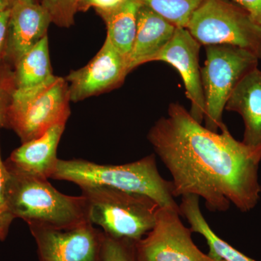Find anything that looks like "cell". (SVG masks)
Masks as SVG:
<instances>
[{
  "mask_svg": "<svg viewBox=\"0 0 261 261\" xmlns=\"http://www.w3.org/2000/svg\"><path fill=\"white\" fill-rule=\"evenodd\" d=\"M221 130L207 129L181 105L171 103L147 139L171 173L173 197H202L213 212H224L231 203L247 212L260 199L261 145L239 142L226 126Z\"/></svg>",
  "mask_w": 261,
  "mask_h": 261,
  "instance_id": "cell-1",
  "label": "cell"
},
{
  "mask_svg": "<svg viewBox=\"0 0 261 261\" xmlns=\"http://www.w3.org/2000/svg\"><path fill=\"white\" fill-rule=\"evenodd\" d=\"M51 178L73 182L80 187L106 186L142 194L153 199L161 207L179 212L173 195L172 183L161 176L154 154L118 166L82 159H59Z\"/></svg>",
  "mask_w": 261,
  "mask_h": 261,
  "instance_id": "cell-2",
  "label": "cell"
},
{
  "mask_svg": "<svg viewBox=\"0 0 261 261\" xmlns=\"http://www.w3.org/2000/svg\"><path fill=\"white\" fill-rule=\"evenodd\" d=\"M9 170L6 190L8 214L29 225L65 229L89 222L83 196L61 193L42 179Z\"/></svg>",
  "mask_w": 261,
  "mask_h": 261,
  "instance_id": "cell-3",
  "label": "cell"
},
{
  "mask_svg": "<svg viewBox=\"0 0 261 261\" xmlns=\"http://www.w3.org/2000/svg\"><path fill=\"white\" fill-rule=\"evenodd\" d=\"M91 224L107 236L138 241L153 228L160 206L149 196L106 186L80 187Z\"/></svg>",
  "mask_w": 261,
  "mask_h": 261,
  "instance_id": "cell-4",
  "label": "cell"
},
{
  "mask_svg": "<svg viewBox=\"0 0 261 261\" xmlns=\"http://www.w3.org/2000/svg\"><path fill=\"white\" fill-rule=\"evenodd\" d=\"M70 101L68 82L62 77L37 87L16 88L8 108V127L22 143L39 138L54 125L66 123Z\"/></svg>",
  "mask_w": 261,
  "mask_h": 261,
  "instance_id": "cell-5",
  "label": "cell"
},
{
  "mask_svg": "<svg viewBox=\"0 0 261 261\" xmlns=\"http://www.w3.org/2000/svg\"><path fill=\"white\" fill-rule=\"evenodd\" d=\"M186 29L201 46L227 44L261 59V27L229 0H203Z\"/></svg>",
  "mask_w": 261,
  "mask_h": 261,
  "instance_id": "cell-6",
  "label": "cell"
},
{
  "mask_svg": "<svg viewBox=\"0 0 261 261\" xmlns=\"http://www.w3.org/2000/svg\"><path fill=\"white\" fill-rule=\"evenodd\" d=\"M206 61L201 68L205 100V127L222 129L223 112L228 98L242 79L257 68L258 58L250 51L227 44L205 46Z\"/></svg>",
  "mask_w": 261,
  "mask_h": 261,
  "instance_id": "cell-7",
  "label": "cell"
},
{
  "mask_svg": "<svg viewBox=\"0 0 261 261\" xmlns=\"http://www.w3.org/2000/svg\"><path fill=\"white\" fill-rule=\"evenodd\" d=\"M179 212L160 207L153 228L136 242L138 261H216L203 253L182 223Z\"/></svg>",
  "mask_w": 261,
  "mask_h": 261,
  "instance_id": "cell-8",
  "label": "cell"
},
{
  "mask_svg": "<svg viewBox=\"0 0 261 261\" xmlns=\"http://www.w3.org/2000/svg\"><path fill=\"white\" fill-rule=\"evenodd\" d=\"M29 226L40 261H102L105 233L90 222L65 229Z\"/></svg>",
  "mask_w": 261,
  "mask_h": 261,
  "instance_id": "cell-9",
  "label": "cell"
},
{
  "mask_svg": "<svg viewBox=\"0 0 261 261\" xmlns=\"http://www.w3.org/2000/svg\"><path fill=\"white\" fill-rule=\"evenodd\" d=\"M130 73L128 59L106 37L88 64L67 75L70 101L80 102L120 87Z\"/></svg>",
  "mask_w": 261,
  "mask_h": 261,
  "instance_id": "cell-10",
  "label": "cell"
},
{
  "mask_svg": "<svg viewBox=\"0 0 261 261\" xmlns=\"http://www.w3.org/2000/svg\"><path fill=\"white\" fill-rule=\"evenodd\" d=\"M200 47L187 29L176 28L171 40L152 61L166 62L179 72L185 94L191 102L189 112L195 121L202 123L205 114V100L199 63Z\"/></svg>",
  "mask_w": 261,
  "mask_h": 261,
  "instance_id": "cell-11",
  "label": "cell"
},
{
  "mask_svg": "<svg viewBox=\"0 0 261 261\" xmlns=\"http://www.w3.org/2000/svg\"><path fill=\"white\" fill-rule=\"evenodd\" d=\"M51 19L39 4L15 0L10 8L5 61L12 66L47 35Z\"/></svg>",
  "mask_w": 261,
  "mask_h": 261,
  "instance_id": "cell-12",
  "label": "cell"
},
{
  "mask_svg": "<svg viewBox=\"0 0 261 261\" xmlns=\"http://www.w3.org/2000/svg\"><path fill=\"white\" fill-rule=\"evenodd\" d=\"M65 126V123H58L39 138L22 143L5 162L7 168L33 177L51 178L59 160L57 150Z\"/></svg>",
  "mask_w": 261,
  "mask_h": 261,
  "instance_id": "cell-13",
  "label": "cell"
},
{
  "mask_svg": "<svg viewBox=\"0 0 261 261\" xmlns=\"http://www.w3.org/2000/svg\"><path fill=\"white\" fill-rule=\"evenodd\" d=\"M176 27L152 9L140 5L137 13V33L128 57L129 71L152 59L171 40Z\"/></svg>",
  "mask_w": 261,
  "mask_h": 261,
  "instance_id": "cell-14",
  "label": "cell"
},
{
  "mask_svg": "<svg viewBox=\"0 0 261 261\" xmlns=\"http://www.w3.org/2000/svg\"><path fill=\"white\" fill-rule=\"evenodd\" d=\"M225 110L238 113L243 118L244 144L261 145V70L255 68L242 79L228 98Z\"/></svg>",
  "mask_w": 261,
  "mask_h": 261,
  "instance_id": "cell-15",
  "label": "cell"
},
{
  "mask_svg": "<svg viewBox=\"0 0 261 261\" xmlns=\"http://www.w3.org/2000/svg\"><path fill=\"white\" fill-rule=\"evenodd\" d=\"M200 197L193 195L182 196L179 214L187 219L192 232L200 233L209 247L207 255L216 261H255L244 255L220 238L211 229L200 211Z\"/></svg>",
  "mask_w": 261,
  "mask_h": 261,
  "instance_id": "cell-16",
  "label": "cell"
},
{
  "mask_svg": "<svg viewBox=\"0 0 261 261\" xmlns=\"http://www.w3.org/2000/svg\"><path fill=\"white\" fill-rule=\"evenodd\" d=\"M13 73L16 88L37 87L55 76L49 60L47 35L15 63Z\"/></svg>",
  "mask_w": 261,
  "mask_h": 261,
  "instance_id": "cell-17",
  "label": "cell"
},
{
  "mask_svg": "<svg viewBox=\"0 0 261 261\" xmlns=\"http://www.w3.org/2000/svg\"><path fill=\"white\" fill-rule=\"evenodd\" d=\"M140 5L137 0H127L117 9L99 15L106 22L107 38L128 61L135 42Z\"/></svg>",
  "mask_w": 261,
  "mask_h": 261,
  "instance_id": "cell-18",
  "label": "cell"
},
{
  "mask_svg": "<svg viewBox=\"0 0 261 261\" xmlns=\"http://www.w3.org/2000/svg\"><path fill=\"white\" fill-rule=\"evenodd\" d=\"M166 18L176 28L186 29L192 15L203 0H137Z\"/></svg>",
  "mask_w": 261,
  "mask_h": 261,
  "instance_id": "cell-19",
  "label": "cell"
},
{
  "mask_svg": "<svg viewBox=\"0 0 261 261\" xmlns=\"http://www.w3.org/2000/svg\"><path fill=\"white\" fill-rule=\"evenodd\" d=\"M135 244L133 240L113 238L105 234L102 261H138Z\"/></svg>",
  "mask_w": 261,
  "mask_h": 261,
  "instance_id": "cell-20",
  "label": "cell"
},
{
  "mask_svg": "<svg viewBox=\"0 0 261 261\" xmlns=\"http://www.w3.org/2000/svg\"><path fill=\"white\" fill-rule=\"evenodd\" d=\"M79 0H42V5L50 15L51 22L68 28L74 23Z\"/></svg>",
  "mask_w": 261,
  "mask_h": 261,
  "instance_id": "cell-21",
  "label": "cell"
},
{
  "mask_svg": "<svg viewBox=\"0 0 261 261\" xmlns=\"http://www.w3.org/2000/svg\"><path fill=\"white\" fill-rule=\"evenodd\" d=\"M16 89L13 68L6 61L0 63V127H8V111Z\"/></svg>",
  "mask_w": 261,
  "mask_h": 261,
  "instance_id": "cell-22",
  "label": "cell"
},
{
  "mask_svg": "<svg viewBox=\"0 0 261 261\" xmlns=\"http://www.w3.org/2000/svg\"><path fill=\"white\" fill-rule=\"evenodd\" d=\"M127 0H79L78 11H87L94 8L98 14L109 13L121 6Z\"/></svg>",
  "mask_w": 261,
  "mask_h": 261,
  "instance_id": "cell-23",
  "label": "cell"
},
{
  "mask_svg": "<svg viewBox=\"0 0 261 261\" xmlns=\"http://www.w3.org/2000/svg\"><path fill=\"white\" fill-rule=\"evenodd\" d=\"M9 176V170L2 159L1 147H0V218L12 223L14 219L8 214L6 203L7 185H8Z\"/></svg>",
  "mask_w": 261,
  "mask_h": 261,
  "instance_id": "cell-24",
  "label": "cell"
},
{
  "mask_svg": "<svg viewBox=\"0 0 261 261\" xmlns=\"http://www.w3.org/2000/svg\"><path fill=\"white\" fill-rule=\"evenodd\" d=\"M10 9L0 12V63L5 61Z\"/></svg>",
  "mask_w": 261,
  "mask_h": 261,
  "instance_id": "cell-25",
  "label": "cell"
},
{
  "mask_svg": "<svg viewBox=\"0 0 261 261\" xmlns=\"http://www.w3.org/2000/svg\"><path fill=\"white\" fill-rule=\"evenodd\" d=\"M246 10L251 18L261 27V0H229Z\"/></svg>",
  "mask_w": 261,
  "mask_h": 261,
  "instance_id": "cell-26",
  "label": "cell"
},
{
  "mask_svg": "<svg viewBox=\"0 0 261 261\" xmlns=\"http://www.w3.org/2000/svg\"><path fill=\"white\" fill-rule=\"evenodd\" d=\"M10 224L11 223L9 221H5L0 218V240H5V238H6Z\"/></svg>",
  "mask_w": 261,
  "mask_h": 261,
  "instance_id": "cell-27",
  "label": "cell"
},
{
  "mask_svg": "<svg viewBox=\"0 0 261 261\" xmlns=\"http://www.w3.org/2000/svg\"><path fill=\"white\" fill-rule=\"evenodd\" d=\"M13 2V0H0V12L10 9Z\"/></svg>",
  "mask_w": 261,
  "mask_h": 261,
  "instance_id": "cell-28",
  "label": "cell"
},
{
  "mask_svg": "<svg viewBox=\"0 0 261 261\" xmlns=\"http://www.w3.org/2000/svg\"><path fill=\"white\" fill-rule=\"evenodd\" d=\"M25 3H31V4H37V0H21Z\"/></svg>",
  "mask_w": 261,
  "mask_h": 261,
  "instance_id": "cell-29",
  "label": "cell"
},
{
  "mask_svg": "<svg viewBox=\"0 0 261 261\" xmlns=\"http://www.w3.org/2000/svg\"><path fill=\"white\" fill-rule=\"evenodd\" d=\"M13 1H15V0H13Z\"/></svg>",
  "mask_w": 261,
  "mask_h": 261,
  "instance_id": "cell-30",
  "label": "cell"
},
{
  "mask_svg": "<svg viewBox=\"0 0 261 261\" xmlns=\"http://www.w3.org/2000/svg\"></svg>",
  "mask_w": 261,
  "mask_h": 261,
  "instance_id": "cell-31",
  "label": "cell"
}]
</instances>
